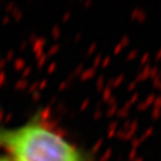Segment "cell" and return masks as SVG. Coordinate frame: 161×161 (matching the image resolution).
Segmentation results:
<instances>
[{
    "label": "cell",
    "instance_id": "6da1fadb",
    "mask_svg": "<svg viewBox=\"0 0 161 161\" xmlns=\"http://www.w3.org/2000/svg\"><path fill=\"white\" fill-rule=\"evenodd\" d=\"M0 146L13 161H83L75 146L39 122L0 130Z\"/></svg>",
    "mask_w": 161,
    "mask_h": 161
},
{
    "label": "cell",
    "instance_id": "7a4b0ae2",
    "mask_svg": "<svg viewBox=\"0 0 161 161\" xmlns=\"http://www.w3.org/2000/svg\"><path fill=\"white\" fill-rule=\"evenodd\" d=\"M0 161H13L11 159H8L6 157H0Z\"/></svg>",
    "mask_w": 161,
    "mask_h": 161
}]
</instances>
